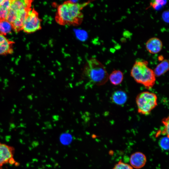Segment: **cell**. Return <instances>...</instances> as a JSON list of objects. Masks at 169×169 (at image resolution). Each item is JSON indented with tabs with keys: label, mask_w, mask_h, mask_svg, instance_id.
<instances>
[{
	"label": "cell",
	"mask_w": 169,
	"mask_h": 169,
	"mask_svg": "<svg viewBox=\"0 0 169 169\" xmlns=\"http://www.w3.org/2000/svg\"><path fill=\"white\" fill-rule=\"evenodd\" d=\"M32 1L29 0H11L10 8L7 20L12 24L19 11L31 8Z\"/></svg>",
	"instance_id": "cell-6"
},
{
	"label": "cell",
	"mask_w": 169,
	"mask_h": 169,
	"mask_svg": "<svg viewBox=\"0 0 169 169\" xmlns=\"http://www.w3.org/2000/svg\"><path fill=\"white\" fill-rule=\"evenodd\" d=\"M167 3L166 0H156L152 1L150 3L152 7L156 10H159Z\"/></svg>",
	"instance_id": "cell-18"
},
{
	"label": "cell",
	"mask_w": 169,
	"mask_h": 169,
	"mask_svg": "<svg viewBox=\"0 0 169 169\" xmlns=\"http://www.w3.org/2000/svg\"><path fill=\"white\" fill-rule=\"evenodd\" d=\"M41 19L38 13L34 9L30 8L28 11L24 20L23 30L25 33H34L41 28Z\"/></svg>",
	"instance_id": "cell-5"
},
{
	"label": "cell",
	"mask_w": 169,
	"mask_h": 169,
	"mask_svg": "<svg viewBox=\"0 0 169 169\" xmlns=\"http://www.w3.org/2000/svg\"><path fill=\"white\" fill-rule=\"evenodd\" d=\"M82 75V78L89 83L97 86L104 84L109 79L105 66L95 58H91L87 61Z\"/></svg>",
	"instance_id": "cell-2"
},
{
	"label": "cell",
	"mask_w": 169,
	"mask_h": 169,
	"mask_svg": "<svg viewBox=\"0 0 169 169\" xmlns=\"http://www.w3.org/2000/svg\"><path fill=\"white\" fill-rule=\"evenodd\" d=\"M91 1L82 3L76 1H67L59 5L55 16L56 22L61 25L77 26L83 22L82 9Z\"/></svg>",
	"instance_id": "cell-1"
},
{
	"label": "cell",
	"mask_w": 169,
	"mask_h": 169,
	"mask_svg": "<svg viewBox=\"0 0 169 169\" xmlns=\"http://www.w3.org/2000/svg\"><path fill=\"white\" fill-rule=\"evenodd\" d=\"M1 81H2V79H1V78H0V82H1Z\"/></svg>",
	"instance_id": "cell-28"
},
{
	"label": "cell",
	"mask_w": 169,
	"mask_h": 169,
	"mask_svg": "<svg viewBox=\"0 0 169 169\" xmlns=\"http://www.w3.org/2000/svg\"><path fill=\"white\" fill-rule=\"evenodd\" d=\"M8 82V80L7 79H4V83L5 85L7 84V83Z\"/></svg>",
	"instance_id": "cell-23"
},
{
	"label": "cell",
	"mask_w": 169,
	"mask_h": 169,
	"mask_svg": "<svg viewBox=\"0 0 169 169\" xmlns=\"http://www.w3.org/2000/svg\"><path fill=\"white\" fill-rule=\"evenodd\" d=\"M30 8L22 9L18 13L15 20L12 23L13 29L16 32L18 33L23 30L24 22Z\"/></svg>",
	"instance_id": "cell-10"
},
{
	"label": "cell",
	"mask_w": 169,
	"mask_h": 169,
	"mask_svg": "<svg viewBox=\"0 0 169 169\" xmlns=\"http://www.w3.org/2000/svg\"><path fill=\"white\" fill-rule=\"evenodd\" d=\"M146 61L135 62L131 71V75L137 83L146 89L151 88L155 84L156 76L152 69L148 66Z\"/></svg>",
	"instance_id": "cell-3"
},
{
	"label": "cell",
	"mask_w": 169,
	"mask_h": 169,
	"mask_svg": "<svg viewBox=\"0 0 169 169\" xmlns=\"http://www.w3.org/2000/svg\"><path fill=\"white\" fill-rule=\"evenodd\" d=\"M2 0H0V3L2 2Z\"/></svg>",
	"instance_id": "cell-29"
},
{
	"label": "cell",
	"mask_w": 169,
	"mask_h": 169,
	"mask_svg": "<svg viewBox=\"0 0 169 169\" xmlns=\"http://www.w3.org/2000/svg\"><path fill=\"white\" fill-rule=\"evenodd\" d=\"M109 79L112 84L116 85L120 84L123 79V74L120 70H113L109 76Z\"/></svg>",
	"instance_id": "cell-15"
},
{
	"label": "cell",
	"mask_w": 169,
	"mask_h": 169,
	"mask_svg": "<svg viewBox=\"0 0 169 169\" xmlns=\"http://www.w3.org/2000/svg\"><path fill=\"white\" fill-rule=\"evenodd\" d=\"M11 0H3L0 3V20H7L10 7Z\"/></svg>",
	"instance_id": "cell-14"
},
{
	"label": "cell",
	"mask_w": 169,
	"mask_h": 169,
	"mask_svg": "<svg viewBox=\"0 0 169 169\" xmlns=\"http://www.w3.org/2000/svg\"><path fill=\"white\" fill-rule=\"evenodd\" d=\"M27 97L28 99H29L31 100L33 99L31 95H28L27 96Z\"/></svg>",
	"instance_id": "cell-24"
},
{
	"label": "cell",
	"mask_w": 169,
	"mask_h": 169,
	"mask_svg": "<svg viewBox=\"0 0 169 169\" xmlns=\"http://www.w3.org/2000/svg\"><path fill=\"white\" fill-rule=\"evenodd\" d=\"M72 137L71 135L68 133H62L60 137L61 142L63 145H68L72 141Z\"/></svg>",
	"instance_id": "cell-17"
},
{
	"label": "cell",
	"mask_w": 169,
	"mask_h": 169,
	"mask_svg": "<svg viewBox=\"0 0 169 169\" xmlns=\"http://www.w3.org/2000/svg\"><path fill=\"white\" fill-rule=\"evenodd\" d=\"M14 111H15V110L14 109H12V110H11V114H13V113H14Z\"/></svg>",
	"instance_id": "cell-25"
},
{
	"label": "cell",
	"mask_w": 169,
	"mask_h": 169,
	"mask_svg": "<svg viewBox=\"0 0 169 169\" xmlns=\"http://www.w3.org/2000/svg\"><path fill=\"white\" fill-rule=\"evenodd\" d=\"M162 123L165 125V128L162 132L164 135H166L167 136L169 137V117L163 118L162 120Z\"/></svg>",
	"instance_id": "cell-21"
},
{
	"label": "cell",
	"mask_w": 169,
	"mask_h": 169,
	"mask_svg": "<svg viewBox=\"0 0 169 169\" xmlns=\"http://www.w3.org/2000/svg\"><path fill=\"white\" fill-rule=\"evenodd\" d=\"M112 101L117 105H123L127 100V95L126 93L122 90L116 91L113 94L112 97Z\"/></svg>",
	"instance_id": "cell-12"
},
{
	"label": "cell",
	"mask_w": 169,
	"mask_h": 169,
	"mask_svg": "<svg viewBox=\"0 0 169 169\" xmlns=\"http://www.w3.org/2000/svg\"><path fill=\"white\" fill-rule=\"evenodd\" d=\"M146 161V156L142 152H136L131 156L130 162L131 166L133 168L139 169L143 167Z\"/></svg>",
	"instance_id": "cell-8"
},
{
	"label": "cell",
	"mask_w": 169,
	"mask_h": 169,
	"mask_svg": "<svg viewBox=\"0 0 169 169\" xmlns=\"http://www.w3.org/2000/svg\"><path fill=\"white\" fill-rule=\"evenodd\" d=\"M14 106L15 107V108H16L17 107L16 105H14Z\"/></svg>",
	"instance_id": "cell-27"
},
{
	"label": "cell",
	"mask_w": 169,
	"mask_h": 169,
	"mask_svg": "<svg viewBox=\"0 0 169 169\" xmlns=\"http://www.w3.org/2000/svg\"><path fill=\"white\" fill-rule=\"evenodd\" d=\"M112 169H133V168L130 165L124 163L120 160Z\"/></svg>",
	"instance_id": "cell-20"
},
{
	"label": "cell",
	"mask_w": 169,
	"mask_h": 169,
	"mask_svg": "<svg viewBox=\"0 0 169 169\" xmlns=\"http://www.w3.org/2000/svg\"><path fill=\"white\" fill-rule=\"evenodd\" d=\"M13 147L0 142V166L7 163L14 164Z\"/></svg>",
	"instance_id": "cell-7"
},
{
	"label": "cell",
	"mask_w": 169,
	"mask_h": 169,
	"mask_svg": "<svg viewBox=\"0 0 169 169\" xmlns=\"http://www.w3.org/2000/svg\"><path fill=\"white\" fill-rule=\"evenodd\" d=\"M162 18L164 21L167 23L169 22V11L166 10L164 11L162 13Z\"/></svg>",
	"instance_id": "cell-22"
},
{
	"label": "cell",
	"mask_w": 169,
	"mask_h": 169,
	"mask_svg": "<svg viewBox=\"0 0 169 169\" xmlns=\"http://www.w3.org/2000/svg\"><path fill=\"white\" fill-rule=\"evenodd\" d=\"M18 113L20 114H21L22 113V110H19V111H18Z\"/></svg>",
	"instance_id": "cell-26"
},
{
	"label": "cell",
	"mask_w": 169,
	"mask_h": 169,
	"mask_svg": "<svg viewBox=\"0 0 169 169\" xmlns=\"http://www.w3.org/2000/svg\"><path fill=\"white\" fill-rule=\"evenodd\" d=\"M13 42L8 39L0 33V55H6L13 53Z\"/></svg>",
	"instance_id": "cell-11"
},
{
	"label": "cell",
	"mask_w": 169,
	"mask_h": 169,
	"mask_svg": "<svg viewBox=\"0 0 169 169\" xmlns=\"http://www.w3.org/2000/svg\"><path fill=\"white\" fill-rule=\"evenodd\" d=\"M13 29L12 24L7 20H0V33L5 35Z\"/></svg>",
	"instance_id": "cell-16"
},
{
	"label": "cell",
	"mask_w": 169,
	"mask_h": 169,
	"mask_svg": "<svg viewBox=\"0 0 169 169\" xmlns=\"http://www.w3.org/2000/svg\"><path fill=\"white\" fill-rule=\"evenodd\" d=\"M162 41L160 39L156 37L150 38L146 43V48L147 50L152 54L159 53L162 49Z\"/></svg>",
	"instance_id": "cell-9"
},
{
	"label": "cell",
	"mask_w": 169,
	"mask_h": 169,
	"mask_svg": "<svg viewBox=\"0 0 169 169\" xmlns=\"http://www.w3.org/2000/svg\"><path fill=\"white\" fill-rule=\"evenodd\" d=\"M0 169H2V168H1V166H0Z\"/></svg>",
	"instance_id": "cell-30"
},
{
	"label": "cell",
	"mask_w": 169,
	"mask_h": 169,
	"mask_svg": "<svg viewBox=\"0 0 169 169\" xmlns=\"http://www.w3.org/2000/svg\"><path fill=\"white\" fill-rule=\"evenodd\" d=\"M169 137L165 136L161 138L160 140L159 144L161 147L165 150L169 149Z\"/></svg>",
	"instance_id": "cell-19"
},
{
	"label": "cell",
	"mask_w": 169,
	"mask_h": 169,
	"mask_svg": "<svg viewBox=\"0 0 169 169\" xmlns=\"http://www.w3.org/2000/svg\"><path fill=\"white\" fill-rule=\"evenodd\" d=\"M169 61L167 59H164L153 70L155 76L159 77L162 75L169 69Z\"/></svg>",
	"instance_id": "cell-13"
},
{
	"label": "cell",
	"mask_w": 169,
	"mask_h": 169,
	"mask_svg": "<svg viewBox=\"0 0 169 169\" xmlns=\"http://www.w3.org/2000/svg\"><path fill=\"white\" fill-rule=\"evenodd\" d=\"M157 98L155 93L144 91L139 94L136 98L138 112L144 115L149 114L157 105Z\"/></svg>",
	"instance_id": "cell-4"
}]
</instances>
